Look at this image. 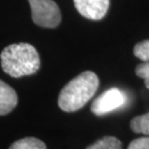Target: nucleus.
<instances>
[{
  "label": "nucleus",
  "mask_w": 149,
  "mask_h": 149,
  "mask_svg": "<svg viewBox=\"0 0 149 149\" xmlns=\"http://www.w3.org/2000/svg\"><path fill=\"white\" fill-rule=\"evenodd\" d=\"M99 79L93 71H85L66 84L59 94L58 104L64 112L82 109L95 94Z\"/></svg>",
  "instance_id": "obj_1"
},
{
  "label": "nucleus",
  "mask_w": 149,
  "mask_h": 149,
  "mask_svg": "<svg viewBox=\"0 0 149 149\" xmlns=\"http://www.w3.org/2000/svg\"><path fill=\"white\" fill-rule=\"evenodd\" d=\"M2 69L14 78L34 74L39 70V53L29 43H14L6 46L0 54Z\"/></svg>",
  "instance_id": "obj_2"
},
{
  "label": "nucleus",
  "mask_w": 149,
  "mask_h": 149,
  "mask_svg": "<svg viewBox=\"0 0 149 149\" xmlns=\"http://www.w3.org/2000/svg\"><path fill=\"white\" fill-rule=\"evenodd\" d=\"M35 24L44 28H55L62 19L59 6L53 0H28Z\"/></svg>",
  "instance_id": "obj_3"
},
{
  "label": "nucleus",
  "mask_w": 149,
  "mask_h": 149,
  "mask_svg": "<svg viewBox=\"0 0 149 149\" xmlns=\"http://www.w3.org/2000/svg\"><path fill=\"white\" fill-rule=\"evenodd\" d=\"M126 103V95L119 88H112L100 94L91 106L94 115L103 116L122 107Z\"/></svg>",
  "instance_id": "obj_4"
},
{
  "label": "nucleus",
  "mask_w": 149,
  "mask_h": 149,
  "mask_svg": "<svg viewBox=\"0 0 149 149\" xmlns=\"http://www.w3.org/2000/svg\"><path fill=\"white\" fill-rule=\"evenodd\" d=\"M73 2L80 15L91 20L102 19L110 6V0H73Z\"/></svg>",
  "instance_id": "obj_5"
},
{
  "label": "nucleus",
  "mask_w": 149,
  "mask_h": 149,
  "mask_svg": "<svg viewBox=\"0 0 149 149\" xmlns=\"http://www.w3.org/2000/svg\"><path fill=\"white\" fill-rule=\"evenodd\" d=\"M18 98L15 91L11 86L0 80V116L11 113L17 105Z\"/></svg>",
  "instance_id": "obj_6"
},
{
  "label": "nucleus",
  "mask_w": 149,
  "mask_h": 149,
  "mask_svg": "<svg viewBox=\"0 0 149 149\" xmlns=\"http://www.w3.org/2000/svg\"><path fill=\"white\" fill-rule=\"evenodd\" d=\"M9 149H46V145L39 139L24 138L15 141Z\"/></svg>",
  "instance_id": "obj_7"
},
{
  "label": "nucleus",
  "mask_w": 149,
  "mask_h": 149,
  "mask_svg": "<svg viewBox=\"0 0 149 149\" xmlns=\"http://www.w3.org/2000/svg\"><path fill=\"white\" fill-rule=\"evenodd\" d=\"M130 127L133 132L149 136V113L134 117L130 122Z\"/></svg>",
  "instance_id": "obj_8"
},
{
  "label": "nucleus",
  "mask_w": 149,
  "mask_h": 149,
  "mask_svg": "<svg viewBox=\"0 0 149 149\" xmlns=\"http://www.w3.org/2000/svg\"><path fill=\"white\" fill-rule=\"evenodd\" d=\"M122 144L118 139L115 137H104L94 143L88 145L86 149H121Z\"/></svg>",
  "instance_id": "obj_9"
},
{
  "label": "nucleus",
  "mask_w": 149,
  "mask_h": 149,
  "mask_svg": "<svg viewBox=\"0 0 149 149\" xmlns=\"http://www.w3.org/2000/svg\"><path fill=\"white\" fill-rule=\"evenodd\" d=\"M134 55L143 62L149 61V40L137 43L134 47Z\"/></svg>",
  "instance_id": "obj_10"
},
{
  "label": "nucleus",
  "mask_w": 149,
  "mask_h": 149,
  "mask_svg": "<svg viewBox=\"0 0 149 149\" xmlns=\"http://www.w3.org/2000/svg\"><path fill=\"white\" fill-rule=\"evenodd\" d=\"M136 74L144 80L145 87L149 88V61L139 64L136 68Z\"/></svg>",
  "instance_id": "obj_11"
},
{
  "label": "nucleus",
  "mask_w": 149,
  "mask_h": 149,
  "mask_svg": "<svg viewBox=\"0 0 149 149\" xmlns=\"http://www.w3.org/2000/svg\"><path fill=\"white\" fill-rule=\"evenodd\" d=\"M127 149H149V138H139L130 142Z\"/></svg>",
  "instance_id": "obj_12"
}]
</instances>
